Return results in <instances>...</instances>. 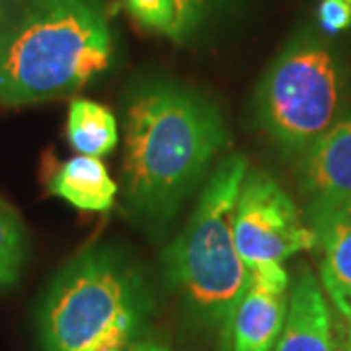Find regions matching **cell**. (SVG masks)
Wrapping results in <instances>:
<instances>
[{
  "instance_id": "cell-1",
  "label": "cell",
  "mask_w": 351,
  "mask_h": 351,
  "mask_svg": "<svg viewBox=\"0 0 351 351\" xmlns=\"http://www.w3.org/2000/svg\"><path fill=\"white\" fill-rule=\"evenodd\" d=\"M213 101L168 78L131 90L125 112L123 176L129 205L141 217L170 221L226 145Z\"/></svg>"
},
{
  "instance_id": "cell-13",
  "label": "cell",
  "mask_w": 351,
  "mask_h": 351,
  "mask_svg": "<svg viewBox=\"0 0 351 351\" xmlns=\"http://www.w3.org/2000/svg\"><path fill=\"white\" fill-rule=\"evenodd\" d=\"M27 258L25 226L12 205L0 199V289L18 281Z\"/></svg>"
},
{
  "instance_id": "cell-19",
  "label": "cell",
  "mask_w": 351,
  "mask_h": 351,
  "mask_svg": "<svg viewBox=\"0 0 351 351\" xmlns=\"http://www.w3.org/2000/svg\"><path fill=\"white\" fill-rule=\"evenodd\" d=\"M131 351H170L166 346L158 343V341H151V339H145V341H138L135 348H131Z\"/></svg>"
},
{
  "instance_id": "cell-3",
  "label": "cell",
  "mask_w": 351,
  "mask_h": 351,
  "mask_svg": "<svg viewBox=\"0 0 351 351\" xmlns=\"http://www.w3.org/2000/svg\"><path fill=\"white\" fill-rule=\"evenodd\" d=\"M145 277L110 246H90L53 277L38 308L43 351H131L149 324Z\"/></svg>"
},
{
  "instance_id": "cell-10",
  "label": "cell",
  "mask_w": 351,
  "mask_h": 351,
  "mask_svg": "<svg viewBox=\"0 0 351 351\" xmlns=\"http://www.w3.org/2000/svg\"><path fill=\"white\" fill-rule=\"evenodd\" d=\"M320 252V277L330 301L351 324V207L311 226Z\"/></svg>"
},
{
  "instance_id": "cell-20",
  "label": "cell",
  "mask_w": 351,
  "mask_h": 351,
  "mask_svg": "<svg viewBox=\"0 0 351 351\" xmlns=\"http://www.w3.org/2000/svg\"><path fill=\"white\" fill-rule=\"evenodd\" d=\"M350 351H351V328H350Z\"/></svg>"
},
{
  "instance_id": "cell-6",
  "label": "cell",
  "mask_w": 351,
  "mask_h": 351,
  "mask_svg": "<svg viewBox=\"0 0 351 351\" xmlns=\"http://www.w3.org/2000/svg\"><path fill=\"white\" fill-rule=\"evenodd\" d=\"M234 240L242 262L283 263L302 250L316 248V237L295 201L271 176L248 172L234 211Z\"/></svg>"
},
{
  "instance_id": "cell-9",
  "label": "cell",
  "mask_w": 351,
  "mask_h": 351,
  "mask_svg": "<svg viewBox=\"0 0 351 351\" xmlns=\"http://www.w3.org/2000/svg\"><path fill=\"white\" fill-rule=\"evenodd\" d=\"M287 311V293L250 285L221 336L223 351H271L283 330Z\"/></svg>"
},
{
  "instance_id": "cell-18",
  "label": "cell",
  "mask_w": 351,
  "mask_h": 351,
  "mask_svg": "<svg viewBox=\"0 0 351 351\" xmlns=\"http://www.w3.org/2000/svg\"><path fill=\"white\" fill-rule=\"evenodd\" d=\"M18 2L20 0H0V36L4 34V29L10 24L14 12L18 8Z\"/></svg>"
},
{
  "instance_id": "cell-17",
  "label": "cell",
  "mask_w": 351,
  "mask_h": 351,
  "mask_svg": "<svg viewBox=\"0 0 351 351\" xmlns=\"http://www.w3.org/2000/svg\"><path fill=\"white\" fill-rule=\"evenodd\" d=\"M250 269V285L276 291V293H287L289 276L281 263H260L252 265Z\"/></svg>"
},
{
  "instance_id": "cell-12",
  "label": "cell",
  "mask_w": 351,
  "mask_h": 351,
  "mask_svg": "<svg viewBox=\"0 0 351 351\" xmlns=\"http://www.w3.org/2000/svg\"><path fill=\"white\" fill-rule=\"evenodd\" d=\"M66 137L76 152L101 158L112 152L119 141L117 121L113 113L98 101L78 98L69 108Z\"/></svg>"
},
{
  "instance_id": "cell-14",
  "label": "cell",
  "mask_w": 351,
  "mask_h": 351,
  "mask_svg": "<svg viewBox=\"0 0 351 351\" xmlns=\"http://www.w3.org/2000/svg\"><path fill=\"white\" fill-rule=\"evenodd\" d=\"M230 0H174L176 18L170 39L184 45L199 34Z\"/></svg>"
},
{
  "instance_id": "cell-21",
  "label": "cell",
  "mask_w": 351,
  "mask_h": 351,
  "mask_svg": "<svg viewBox=\"0 0 351 351\" xmlns=\"http://www.w3.org/2000/svg\"><path fill=\"white\" fill-rule=\"evenodd\" d=\"M350 2H351V0H350Z\"/></svg>"
},
{
  "instance_id": "cell-8",
  "label": "cell",
  "mask_w": 351,
  "mask_h": 351,
  "mask_svg": "<svg viewBox=\"0 0 351 351\" xmlns=\"http://www.w3.org/2000/svg\"><path fill=\"white\" fill-rule=\"evenodd\" d=\"M271 351H336L328 302L308 269H302L291 287L287 318Z\"/></svg>"
},
{
  "instance_id": "cell-16",
  "label": "cell",
  "mask_w": 351,
  "mask_h": 351,
  "mask_svg": "<svg viewBox=\"0 0 351 351\" xmlns=\"http://www.w3.org/2000/svg\"><path fill=\"white\" fill-rule=\"evenodd\" d=\"M318 27L324 36H338L351 27L350 0H320L316 10Z\"/></svg>"
},
{
  "instance_id": "cell-5",
  "label": "cell",
  "mask_w": 351,
  "mask_h": 351,
  "mask_svg": "<svg viewBox=\"0 0 351 351\" xmlns=\"http://www.w3.org/2000/svg\"><path fill=\"white\" fill-rule=\"evenodd\" d=\"M346 64L324 34L302 27L285 43L256 90V117L267 137L293 156L343 117Z\"/></svg>"
},
{
  "instance_id": "cell-2",
  "label": "cell",
  "mask_w": 351,
  "mask_h": 351,
  "mask_svg": "<svg viewBox=\"0 0 351 351\" xmlns=\"http://www.w3.org/2000/svg\"><path fill=\"white\" fill-rule=\"evenodd\" d=\"M112 61L104 0H20L0 36V106L71 96Z\"/></svg>"
},
{
  "instance_id": "cell-4",
  "label": "cell",
  "mask_w": 351,
  "mask_h": 351,
  "mask_svg": "<svg viewBox=\"0 0 351 351\" xmlns=\"http://www.w3.org/2000/svg\"><path fill=\"white\" fill-rule=\"evenodd\" d=\"M248 174L242 156H228L205 182L184 232L164 252V279L201 326L221 336L250 289V269L234 240V211Z\"/></svg>"
},
{
  "instance_id": "cell-15",
  "label": "cell",
  "mask_w": 351,
  "mask_h": 351,
  "mask_svg": "<svg viewBox=\"0 0 351 351\" xmlns=\"http://www.w3.org/2000/svg\"><path fill=\"white\" fill-rule=\"evenodd\" d=\"M123 6L143 29L164 34L168 38L172 36L176 18L174 0H123Z\"/></svg>"
},
{
  "instance_id": "cell-11",
  "label": "cell",
  "mask_w": 351,
  "mask_h": 351,
  "mask_svg": "<svg viewBox=\"0 0 351 351\" xmlns=\"http://www.w3.org/2000/svg\"><path fill=\"white\" fill-rule=\"evenodd\" d=\"M49 191L73 207L104 213L115 203L117 184L100 158L78 154L55 170Z\"/></svg>"
},
{
  "instance_id": "cell-7",
  "label": "cell",
  "mask_w": 351,
  "mask_h": 351,
  "mask_svg": "<svg viewBox=\"0 0 351 351\" xmlns=\"http://www.w3.org/2000/svg\"><path fill=\"white\" fill-rule=\"evenodd\" d=\"M297 160L308 226L351 207V115H343Z\"/></svg>"
}]
</instances>
